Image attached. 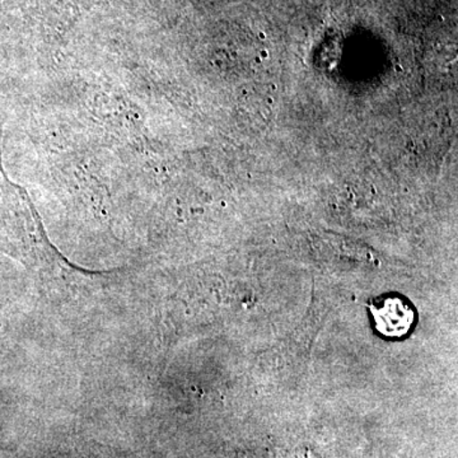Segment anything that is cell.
<instances>
[{
	"mask_svg": "<svg viewBox=\"0 0 458 458\" xmlns=\"http://www.w3.org/2000/svg\"><path fill=\"white\" fill-rule=\"evenodd\" d=\"M370 318L375 328L386 339H401L414 327V307L400 294H384L369 302Z\"/></svg>",
	"mask_w": 458,
	"mask_h": 458,
	"instance_id": "obj_1",
	"label": "cell"
}]
</instances>
